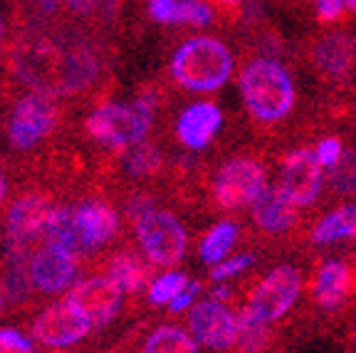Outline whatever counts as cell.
I'll list each match as a JSON object with an SVG mask.
<instances>
[{
  "instance_id": "15",
  "label": "cell",
  "mask_w": 356,
  "mask_h": 353,
  "mask_svg": "<svg viewBox=\"0 0 356 353\" xmlns=\"http://www.w3.org/2000/svg\"><path fill=\"white\" fill-rule=\"evenodd\" d=\"M74 220H77L84 254L106 247L119 232V215L111 205L102 200H82L79 205H74Z\"/></svg>"
},
{
  "instance_id": "34",
  "label": "cell",
  "mask_w": 356,
  "mask_h": 353,
  "mask_svg": "<svg viewBox=\"0 0 356 353\" xmlns=\"http://www.w3.org/2000/svg\"><path fill=\"white\" fill-rule=\"evenodd\" d=\"M198 294H200V284H198V281H191L188 287H186L184 292L178 294V297L173 299L171 304H168V309H171L173 314H181V311H191V309H193L195 299H198Z\"/></svg>"
},
{
  "instance_id": "18",
  "label": "cell",
  "mask_w": 356,
  "mask_h": 353,
  "mask_svg": "<svg viewBox=\"0 0 356 353\" xmlns=\"http://www.w3.org/2000/svg\"><path fill=\"white\" fill-rule=\"evenodd\" d=\"M252 220L260 230L270 232V235H280V232H287L289 227H295L297 205L289 203L277 186L267 188L252 205Z\"/></svg>"
},
{
  "instance_id": "39",
  "label": "cell",
  "mask_w": 356,
  "mask_h": 353,
  "mask_svg": "<svg viewBox=\"0 0 356 353\" xmlns=\"http://www.w3.org/2000/svg\"><path fill=\"white\" fill-rule=\"evenodd\" d=\"M3 33H6V20H3V15H0V40H3Z\"/></svg>"
},
{
  "instance_id": "7",
  "label": "cell",
  "mask_w": 356,
  "mask_h": 353,
  "mask_svg": "<svg viewBox=\"0 0 356 353\" xmlns=\"http://www.w3.org/2000/svg\"><path fill=\"white\" fill-rule=\"evenodd\" d=\"M95 324L89 321L79 306H74L70 299H62L50 306H44L33 321V338L44 348L62 351V348L77 346L79 341L89 336Z\"/></svg>"
},
{
  "instance_id": "27",
  "label": "cell",
  "mask_w": 356,
  "mask_h": 353,
  "mask_svg": "<svg viewBox=\"0 0 356 353\" xmlns=\"http://www.w3.org/2000/svg\"><path fill=\"white\" fill-rule=\"evenodd\" d=\"M159 166H161V154L149 144L131 146V149H127V154H124V168H127V173L134 178L154 176Z\"/></svg>"
},
{
  "instance_id": "24",
  "label": "cell",
  "mask_w": 356,
  "mask_h": 353,
  "mask_svg": "<svg viewBox=\"0 0 356 353\" xmlns=\"http://www.w3.org/2000/svg\"><path fill=\"white\" fill-rule=\"evenodd\" d=\"M238 235H240L238 225L230 220H222V222H218V225H213L211 230L206 232V238L200 240V247H198L200 260L211 267L222 262L228 257L230 249L235 247V243H238Z\"/></svg>"
},
{
  "instance_id": "13",
  "label": "cell",
  "mask_w": 356,
  "mask_h": 353,
  "mask_svg": "<svg viewBox=\"0 0 356 353\" xmlns=\"http://www.w3.org/2000/svg\"><path fill=\"white\" fill-rule=\"evenodd\" d=\"M65 299H70L74 306H79L97 329V326L111 324L119 316L124 304V292L106 274H92L79 279L67 292Z\"/></svg>"
},
{
  "instance_id": "30",
  "label": "cell",
  "mask_w": 356,
  "mask_h": 353,
  "mask_svg": "<svg viewBox=\"0 0 356 353\" xmlns=\"http://www.w3.org/2000/svg\"><path fill=\"white\" fill-rule=\"evenodd\" d=\"M0 353H35V338L20 329H0Z\"/></svg>"
},
{
  "instance_id": "16",
  "label": "cell",
  "mask_w": 356,
  "mask_h": 353,
  "mask_svg": "<svg viewBox=\"0 0 356 353\" xmlns=\"http://www.w3.org/2000/svg\"><path fill=\"white\" fill-rule=\"evenodd\" d=\"M222 114L218 104L213 101H195L181 111L176 122V136L178 141L191 151H200L211 146L216 133L220 131Z\"/></svg>"
},
{
  "instance_id": "9",
  "label": "cell",
  "mask_w": 356,
  "mask_h": 353,
  "mask_svg": "<svg viewBox=\"0 0 356 353\" xmlns=\"http://www.w3.org/2000/svg\"><path fill=\"white\" fill-rule=\"evenodd\" d=\"M300 289H302L300 270L292 265H280L252 289L245 306L255 316H260L262 321L273 324V321L282 319L295 306L297 297H300Z\"/></svg>"
},
{
  "instance_id": "33",
  "label": "cell",
  "mask_w": 356,
  "mask_h": 353,
  "mask_svg": "<svg viewBox=\"0 0 356 353\" xmlns=\"http://www.w3.org/2000/svg\"><path fill=\"white\" fill-rule=\"evenodd\" d=\"M176 6L178 0H149L146 3V10H149V17L159 25H173L176 20Z\"/></svg>"
},
{
  "instance_id": "37",
  "label": "cell",
  "mask_w": 356,
  "mask_h": 353,
  "mask_svg": "<svg viewBox=\"0 0 356 353\" xmlns=\"http://www.w3.org/2000/svg\"><path fill=\"white\" fill-rule=\"evenodd\" d=\"M6 198H8V178L6 173L0 171V205L6 203Z\"/></svg>"
},
{
  "instance_id": "5",
  "label": "cell",
  "mask_w": 356,
  "mask_h": 353,
  "mask_svg": "<svg viewBox=\"0 0 356 353\" xmlns=\"http://www.w3.org/2000/svg\"><path fill=\"white\" fill-rule=\"evenodd\" d=\"M57 124H60V104L55 94L35 89L15 101L8 122V136L17 151H30L52 136Z\"/></svg>"
},
{
  "instance_id": "4",
  "label": "cell",
  "mask_w": 356,
  "mask_h": 353,
  "mask_svg": "<svg viewBox=\"0 0 356 353\" xmlns=\"http://www.w3.org/2000/svg\"><path fill=\"white\" fill-rule=\"evenodd\" d=\"M134 230H136L141 252L154 267L171 270L186 257V249H188L186 227L168 210L154 205L151 210H146L144 215L134 220Z\"/></svg>"
},
{
  "instance_id": "17",
  "label": "cell",
  "mask_w": 356,
  "mask_h": 353,
  "mask_svg": "<svg viewBox=\"0 0 356 353\" xmlns=\"http://www.w3.org/2000/svg\"><path fill=\"white\" fill-rule=\"evenodd\" d=\"M356 289V274L346 262L332 260L322 265L317 272V279L312 284V294L324 309H339L341 304L349 302V297Z\"/></svg>"
},
{
  "instance_id": "26",
  "label": "cell",
  "mask_w": 356,
  "mask_h": 353,
  "mask_svg": "<svg viewBox=\"0 0 356 353\" xmlns=\"http://www.w3.org/2000/svg\"><path fill=\"white\" fill-rule=\"evenodd\" d=\"M188 284H191L188 274H186V272H178L176 267H171V270H166L163 274H159L156 279L149 281V302L159 304V306H161V304L168 306Z\"/></svg>"
},
{
  "instance_id": "20",
  "label": "cell",
  "mask_w": 356,
  "mask_h": 353,
  "mask_svg": "<svg viewBox=\"0 0 356 353\" xmlns=\"http://www.w3.org/2000/svg\"><path fill=\"white\" fill-rule=\"evenodd\" d=\"M30 247L10 245L6 257V289L10 302H25L35 292L33 277H30Z\"/></svg>"
},
{
  "instance_id": "23",
  "label": "cell",
  "mask_w": 356,
  "mask_h": 353,
  "mask_svg": "<svg viewBox=\"0 0 356 353\" xmlns=\"http://www.w3.org/2000/svg\"><path fill=\"white\" fill-rule=\"evenodd\" d=\"M141 353H200V343L193 334L181 326H159L146 336Z\"/></svg>"
},
{
  "instance_id": "12",
  "label": "cell",
  "mask_w": 356,
  "mask_h": 353,
  "mask_svg": "<svg viewBox=\"0 0 356 353\" xmlns=\"http://www.w3.org/2000/svg\"><path fill=\"white\" fill-rule=\"evenodd\" d=\"M322 163H319L317 154L309 149L292 151L287 158L282 161V171H280L277 188L284 193V198L297 208H307L322 193Z\"/></svg>"
},
{
  "instance_id": "29",
  "label": "cell",
  "mask_w": 356,
  "mask_h": 353,
  "mask_svg": "<svg viewBox=\"0 0 356 353\" xmlns=\"http://www.w3.org/2000/svg\"><path fill=\"white\" fill-rule=\"evenodd\" d=\"M252 262H255V254H250V252L235 254V257H230V260H222L211 267V279L216 281V284L228 281V279H233V277H238L240 272L248 270Z\"/></svg>"
},
{
  "instance_id": "21",
  "label": "cell",
  "mask_w": 356,
  "mask_h": 353,
  "mask_svg": "<svg viewBox=\"0 0 356 353\" xmlns=\"http://www.w3.org/2000/svg\"><path fill=\"white\" fill-rule=\"evenodd\" d=\"M44 240L70 249L77 257L84 254L77 220H74V205H57V208H52L50 217H47V225H44Z\"/></svg>"
},
{
  "instance_id": "11",
  "label": "cell",
  "mask_w": 356,
  "mask_h": 353,
  "mask_svg": "<svg viewBox=\"0 0 356 353\" xmlns=\"http://www.w3.org/2000/svg\"><path fill=\"white\" fill-rule=\"evenodd\" d=\"M188 331L203 348L228 351L238 343V314L218 299H200L188 311Z\"/></svg>"
},
{
  "instance_id": "35",
  "label": "cell",
  "mask_w": 356,
  "mask_h": 353,
  "mask_svg": "<svg viewBox=\"0 0 356 353\" xmlns=\"http://www.w3.org/2000/svg\"><path fill=\"white\" fill-rule=\"evenodd\" d=\"M213 8H216L220 15H225V17H230V20H235V17L240 15V13L248 8V3L245 0H208Z\"/></svg>"
},
{
  "instance_id": "2",
  "label": "cell",
  "mask_w": 356,
  "mask_h": 353,
  "mask_svg": "<svg viewBox=\"0 0 356 353\" xmlns=\"http://www.w3.org/2000/svg\"><path fill=\"white\" fill-rule=\"evenodd\" d=\"M235 69V57L220 38L195 35L178 44L171 55L168 72L186 92L211 94L228 84Z\"/></svg>"
},
{
  "instance_id": "1",
  "label": "cell",
  "mask_w": 356,
  "mask_h": 353,
  "mask_svg": "<svg viewBox=\"0 0 356 353\" xmlns=\"http://www.w3.org/2000/svg\"><path fill=\"white\" fill-rule=\"evenodd\" d=\"M240 97L248 114L260 124H277L295 109V82L287 67L275 57H252L238 77Z\"/></svg>"
},
{
  "instance_id": "14",
  "label": "cell",
  "mask_w": 356,
  "mask_h": 353,
  "mask_svg": "<svg viewBox=\"0 0 356 353\" xmlns=\"http://www.w3.org/2000/svg\"><path fill=\"white\" fill-rule=\"evenodd\" d=\"M50 200L42 193H25L10 205L6 215V235L8 245L30 247L38 238H44V225L50 217Z\"/></svg>"
},
{
  "instance_id": "10",
  "label": "cell",
  "mask_w": 356,
  "mask_h": 353,
  "mask_svg": "<svg viewBox=\"0 0 356 353\" xmlns=\"http://www.w3.org/2000/svg\"><path fill=\"white\" fill-rule=\"evenodd\" d=\"M30 277L40 294L55 297V294L70 292L79 281L77 254L44 240L30 254Z\"/></svg>"
},
{
  "instance_id": "36",
  "label": "cell",
  "mask_w": 356,
  "mask_h": 353,
  "mask_svg": "<svg viewBox=\"0 0 356 353\" xmlns=\"http://www.w3.org/2000/svg\"><path fill=\"white\" fill-rule=\"evenodd\" d=\"M28 3L38 13H47V15H52L57 10H65V0H28Z\"/></svg>"
},
{
  "instance_id": "22",
  "label": "cell",
  "mask_w": 356,
  "mask_h": 353,
  "mask_svg": "<svg viewBox=\"0 0 356 353\" xmlns=\"http://www.w3.org/2000/svg\"><path fill=\"white\" fill-rule=\"evenodd\" d=\"M312 240L317 245L356 240V203L341 205V208L332 210L329 215H324L322 220L317 222V227L312 230Z\"/></svg>"
},
{
  "instance_id": "32",
  "label": "cell",
  "mask_w": 356,
  "mask_h": 353,
  "mask_svg": "<svg viewBox=\"0 0 356 353\" xmlns=\"http://www.w3.org/2000/svg\"><path fill=\"white\" fill-rule=\"evenodd\" d=\"M317 158L319 163H322L324 168H334V166H339L341 163V156H344V146H341V141L337 136H327L319 141L317 146Z\"/></svg>"
},
{
  "instance_id": "19",
  "label": "cell",
  "mask_w": 356,
  "mask_h": 353,
  "mask_svg": "<svg viewBox=\"0 0 356 353\" xmlns=\"http://www.w3.org/2000/svg\"><path fill=\"white\" fill-rule=\"evenodd\" d=\"M106 277H109L124 294H136L149 287V272L141 257L134 252H119L106 262Z\"/></svg>"
},
{
  "instance_id": "28",
  "label": "cell",
  "mask_w": 356,
  "mask_h": 353,
  "mask_svg": "<svg viewBox=\"0 0 356 353\" xmlns=\"http://www.w3.org/2000/svg\"><path fill=\"white\" fill-rule=\"evenodd\" d=\"M213 20H216V8H213L208 0H178L173 25L206 28Z\"/></svg>"
},
{
  "instance_id": "6",
  "label": "cell",
  "mask_w": 356,
  "mask_h": 353,
  "mask_svg": "<svg viewBox=\"0 0 356 353\" xmlns=\"http://www.w3.org/2000/svg\"><path fill=\"white\" fill-rule=\"evenodd\" d=\"M265 190L267 173L255 158H230L213 178V200L222 210L252 208Z\"/></svg>"
},
{
  "instance_id": "25",
  "label": "cell",
  "mask_w": 356,
  "mask_h": 353,
  "mask_svg": "<svg viewBox=\"0 0 356 353\" xmlns=\"http://www.w3.org/2000/svg\"><path fill=\"white\" fill-rule=\"evenodd\" d=\"M270 343V324L252 314L248 306L238 311V351L240 353H260Z\"/></svg>"
},
{
  "instance_id": "8",
  "label": "cell",
  "mask_w": 356,
  "mask_h": 353,
  "mask_svg": "<svg viewBox=\"0 0 356 353\" xmlns=\"http://www.w3.org/2000/svg\"><path fill=\"white\" fill-rule=\"evenodd\" d=\"M307 62L327 82H341L356 69V35L349 30H329L307 40Z\"/></svg>"
},
{
  "instance_id": "41",
  "label": "cell",
  "mask_w": 356,
  "mask_h": 353,
  "mask_svg": "<svg viewBox=\"0 0 356 353\" xmlns=\"http://www.w3.org/2000/svg\"><path fill=\"white\" fill-rule=\"evenodd\" d=\"M354 336H356V321H354Z\"/></svg>"
},
{
  "instance_id": "38",
  "label": "cell",
  "mask_w": 356,
  "mask_h": 353,
  "mask_svg": "<svg viewBox=\"0 0 356 353\" xmlns=\"http://www.w3.org/2000/svg\"><path fill=\"white\" fill-rule=\"evenodd\" d=\"M230 294V289L228 287H218V289H213V299H218V302H225V297Z\"/></svg>"
},
{
  "instance_id": "40",
  "label": "cell",
  "mask_w": 356,
  "mask_h": 353,
  "mask_svg": "<svg viewBox=\"0 0 356 353\" xmlns=\"http://www.w3.org/2000/svg\"><path fill=\"white\" fill-rule=\"evenodd\" d=\"M0 309H3V292H0Z\"/></svg>"
},
{
  "instance_id": "31",
  "label": "cell",
  "mask_w": 356,
  "mask_h": 353,
  "mask_svg": "<svg viewBox=\"0 0 356 353\" xmlns=\"http://www.w3.org/2000/svg\"><path fill=\"white\" fill-rule=\"evenodd\" d=\"M314 15L322 25H339L346 20L349 10L344 0H314Z\"/></svg>"
},
{
  "instance_id": "3",
  "label": "cell",
  "mask_w": 356,
  "mask_h": 353,
  "mask_svg": "<svg viewBox=\"0 0 356 353\" xmlns=\"http://www.w3.org/2000/svg\"><path fill=\"white\" fill-rule=\"evenodd\" d=\"M156 106H159L156 89H146L129 104L104 101L87 116L84 129L97 144L114 151H127L146 141L154 124Z\"/></svg>"
}]
</instances>
